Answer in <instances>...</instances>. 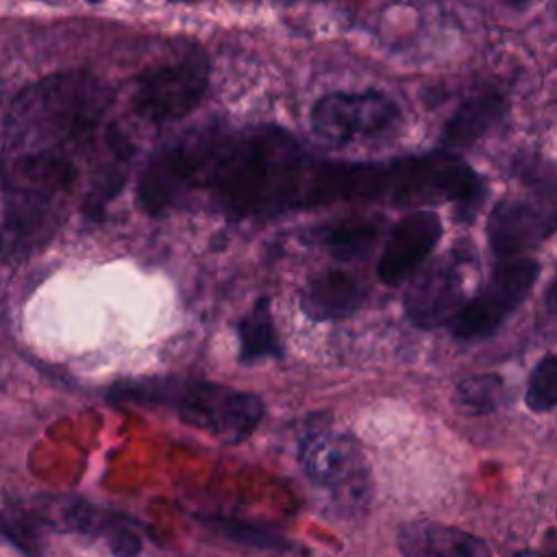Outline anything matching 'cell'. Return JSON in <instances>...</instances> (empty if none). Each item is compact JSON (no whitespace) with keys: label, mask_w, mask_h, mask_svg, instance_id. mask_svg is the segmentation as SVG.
<instances>
[{"label":"cell","mask_w":557,"mask_h":557,"mask_svg":"<svg viewBox=\"0 0 557 557\" xmlns=\"http://www.w3.org/2000/svg\"><path fill=\"white\" fill-rule=\"evenodd\" d=\"M298 463L311 483L324 490H346L350 496H366V461L346 431L326 422L311 424L298 440Z\"/></svg>","instance_id":"9c48e42d"},{"label":"cell","mask_w":557,"mask_h":557,"mask_svg":"<svg viewBox=\"0 0 557 557\" xmlns=\"http://www.w3.org/2000/svg\"><path fill=\"white\" fill-rule=\"evenodd\" d=\"M381 218L376 215H350L322 224L311 233L315 246L342 261L366 255L381 235Z\"/></svg>","instance_id":"9a60e30c"},{"label":"cell","mask_w":557,"mask_h":557,"mask_svg":"<svg viewBox=\"0 0 557 557\" xmlns=\"http://www.w3.org/2000/svg\"><path fill=\"white\" fill-rule=\"evenodd\" d=\"M405 555H485L490 548L474 535L440 522H405L398 531Z\"/></svg>","instance_id":"5bb4252c"},{"label":"cell","mask_w":557,"mask_h":557,"mask_svg":"<svg viewBox=\"0 0 557 557\" xmlns=\"http://www.w3.org/2000/svg\"><path fill=\"white\" fill-rule=\"evenodd\" d=\"M237 339L239 361L246 366L263 359L283 357V344L278 339L270 300L265 296H259L255 305L237 322Z\"/></svg>","instance_id":"2e32d148"},{"label":"cell","mask_w":557,"mask_h":557,"mask_svg":"<svg viewBox=\"0 0 557 557\" xmlns=\"http://www.w3.org/2000/svg\"><path fill=\"white\" fill-rule=\"evenodd\" d=\"M211 63L202 50L144 70L131 94V109L154 126H165L189 115L207 96Z\"/></svg>","instance_id":"277c9868"},{"label":"cell","mask_w":557,"mask_h":557,"mask_svg":"<svg viewBox=\"0 0 557 557\" xmlns=\"http://www.w3.org/2000/svg\"><path fill=\"white\" fill-rule=\"evenodd\" d=\"M198 522L209 529L213 535L222 537L224 542L255 548V550H270V553H294L296 546L281 535L278 531L255 524L248 520L226 518V516H198Z\"/></svg>","instance_id":"e0dca14e"},{"label":"cell","mask_w":557,"mask_h":557,"mask_svg":"<svg viewBox=\"0 0 557 557\" xmlns=\"http://www.w3.org/2000/svg\"><path fill=\"white\" fill-rule=\"evenodd\" d=\"M507 115V102L500 94H479L457 107L442 131V146L459 150L476 144L492 133Z\"/></svg>","instance_id":"4fadbf2b"},{"label":"cell","mask_w":557,"mask_h":557,"mask_svg":"<svg viewBox=\"0 0 557 557\" xmlns=\"http://www.w3.org/2000/svg\"><path fill=\"white\" fill-rule=\"evenodd\" d=\"M26 513L37 527L46 524L65 533L104 535L109 548L117 555H133L141 548V537L120 516L107 509H98L83 498H48L46 503L35 505L33 511Z\"/></svg>","instance_id":"8fae6325"},{"label":"cell","mask_w":557,"mask_h":557,"mask_svg":"<svg viewBox=\"0 0 557 557\" xmlns=\"http://www.w3.org/2000/svg\"><path fill=\"white\" fill-rule=\"evenodd\" d=\"M398 120V102L379 89L324 94L309 115L313 135L333 146L381 135Z\"/></svg>","instance_id":"ba28073f"},{"label":"cell","mask_w":557,"mask_h":557,"mask_svg":"<svg viewBox=\"0 0 557 557\" xmlns=\"http://www.w3.org/2000/svg\"><path fill=\"white\" fill-rule=\"evenodd\" d=\"M524 405L533 413H546L557 407V355H544L531 370Z\"/></svg>","instance_id":"d6986e66"},{"label":"cell","mask_w":557,"mask_h":557,"mask_svg":"<svg viewBox=\"0 0 557 557\" xmlns=\"http://www.w3.org/2000/svg\"><path fill=\"white\" fill-rule=\"evenodd\" d=\"M107 398L111 403L172 409L185 424L224 444L244 442L265 416L263 398L252 392L183 376L124 379L109 387Z\"/></svg>","instance_id":"3957f363"},{"label":"cell","mask_w":557,"mask_h":557,"mask_svg":"<svg viewBox=\"0 0 557 557\" xmlns=\"http://www.w3.org/2000/svg\"><path fill=\"white\" fill-rule=\"evenodd\" d=\"M87 2H94V4H96V2H100V0H87Z\"/></svg>","instance_id":"44dd1931"},{"label":"cell","mask_w":557,"mask_h":557,"mask_svg":"<svg viewBox=\"0 0 557 557\" xmlns=\"http://www.w3.org/2000/svg\"><path fill=\"white\" fill-rule=\"evenodd\" d=\"M557 233V183H533L524 196L500 198L485 224V237L496 259L520 257L540 248Z\"/></svg>","instance_id":"8992f818"},{"label":"cell","mask_w":557,"mask_h":557,"mask_svg":"<svg viewBox=\"0 0 557 557\" xmlns=\"http://www.w3.org/2000/svg\"><path fill=\"white\" fill-rule=\"evenodd\" d=\"M474 265L476 257L472 246L461 242L422 268L403 298L409 322L424 331L448 326L470 300L468 274Z\"/></svg>","instance_id":"52a82bcc"},{"label":"cell","mask_w":557,"mask_h":557,"mask_svg":"<svg viewBox=\"0 0 557 557\" xmlns=\"http://www.w3.org/2000/svg\"><path fill=\"white\" fill-rule=\"evenodd\" d=\"M546 302L557 307V270H555V278H553V283H550V287L546 292Z\"/></svg>","instance_id":"ffe728a7"},{"label":"cell","mask_w":557,"mask_h":557,"mask_svg":"<svg viewBox=\"0 0 557 557\" xmlns=\"http://www.w3.org/2000/svg\"><path fill=\"white\" fill-rule=\"evenodd\" d=\"M455 403L470 416L494 413L505 403V379L500 374H476L463 379L455 389Z\"/></svg>","instance_id":"ac0fdd59"},{"label":"cell","mask_w":557,"mask_h":557,"mask_svg":"<svg viewBox=\"0 0 557 557\" xmlns=\"http://www.w3.org/2000/svg\"><path fill=\"white\" fill-rule=\"evenodd\" d=\"M111 102L113 89L87 70H65L26 85L2 117L4 159L61 150L91 135Z\"/></svg>","instance_id":"7a4b0ae2"},{"label":"cell","mask_w":557,"mask_h":557,"mask_svg":"<svg viewBox=\"0 0 557 557\" xmlns=\"http://www.w3.org/2000/svg\"><path fill=\"white\" fill-rule=\"evenodd\" d=\"M366 298L363 285L344 270L313 274L300 292V311L313 322L342 320L355 313Z\"/></svg>","instance_id":"7c38bea8"},{"label":"cell","mask_w":557,"mask_h":557,"mask_svg":"<svg viewBox=\"0 0 557 557\" xmlns=\"http://www.w3.org/2000/svg\"><path fill=\"white\" fill-rule=\"evenodd\" d=\"M442 233V218L433 209H416L400 218L383 244L376 263L379 281L389 287L405 283L431 257Z\"/></svg>","instance_id":"30bf717a"},{"label":"cell","mask_w":557,"mask_h":557,"mask_svg":"<svg viewBox=\"0 0 557 557\" xmlns=\"http://www.w3.org/2000/svg\"><path fill=\"white\" fill-rule=\"evenodd\" d=\"M485 194L481 174L448 148L394 161H331L274 126L185 133L148 161L137 183L148 215L205 198L237 220L337 202H453L472 220Z\"/></svg>","instance_id":"6da1fadb"},{"label":"cell","mask_w":557,"mask_h":557,"mask_svg":"<svg viewBox=\"0 0 557 557\" xmlns=\"http://www.w3.org/2000/svg\"><path fill=\"white\" fill-rule=\"evenodd\" d=\"M542 265L531 257L498 259L490 278L470 296L448 324L459 342L492 337L527 300L540 278Z\"/></svg>","instance_id":"5b68a950"}]
</instances>
